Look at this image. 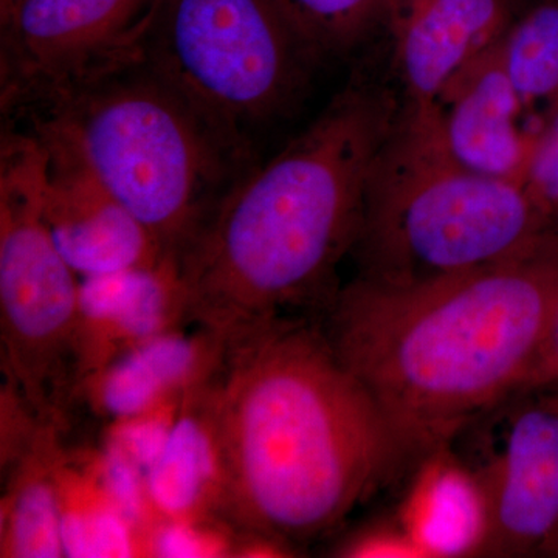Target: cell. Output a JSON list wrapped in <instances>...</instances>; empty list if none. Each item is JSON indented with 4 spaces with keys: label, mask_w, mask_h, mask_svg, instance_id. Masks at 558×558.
<instances>
[{
    "label": "cell",
    "mask_w": 558,
    "mask_h": 558,
    "mask_svg": "<svg viewBox=\"0 0 558 558\" xmlns=\"http://www.w3.org/2000/svg\"><path fill=\"white\" fill-rule=\"evenodd\" d=\"M546 548L556 550V553H558V532L556 535H554V538L550 539L549 545L546 546Z\"/></svg>",
    "instance_id": "cb8c5ba5"
},
{
    "label": "cell",
    "mask_w": 558,
    "mask_h": 558,
    "mask_svg": "<svg viewBox=\"0 0 558 558\" xmlns=\"http://www.w3.org/2000/svg\"><path fill=\"white\" fill-rule=\"evenodd\" d=\"M2 2H5V0H2Z\"/></svg>",
    "instance_id": "484cf974"
},
{
    "label": "cell",
    "mask_w": 558,
    "mask_h": 558,
    "mask_svg": "<svg viewBox=\"0 0 558 558\" xmlns=\"http://www.w3.org/2000/svg\"><path fill=\"white\" fill-rule=\"evenodd\" d=\"M340 557L355 558H422L413 539L399 526L363 529L340 546Z\"/></svg>",
    "instance_id": "7402d4cb"
},
{
    "label": "cell",
    "mask_w": 558,
    "mask_h": 558,
    "mask_svg": "<svg viewBox=\"0 0 558 558\" xmlns=\"http://www.w3.org/2000/svg\"><path fill=\"white\" fill-rule=\"evenodd\" d=\"M524 113L495 46L464 70L432 109L409 110L407 117L459 167L524 182L539 130L521 126Z\"/></svg>",
    "instance_id": "30bf717a"
},
{
    "label": "cell",
    "mask_w": 558,
    "mask_h": 558,
    "mask_svg": "<svg viewBox=\"0 0 558 558\" xmlns=\"http://www.w3.org/2000/svg\"><path fill=\"white\" fill-rule=\"evenodd\" d=\"M502 69L524 110L558 113V2L534 7L498 40ZM549 117V119H550Z\"/></svg>",
    "instance_id": "ac0fdd59"
},
{
    "label": "cell",
    "mask_w": 558,
    "mask_h": 558,
    "mask_svg": "<svg viewBox=\"0 0 558 558\" xmlns=\"http://www.w3.org/2000/svg\"><path fill=\"white\" fill-rule=\"evenodd\" d=\"M197 520H167L150 535V553L157 557H216L229 553L226 543L196 526Z\"/></svg>",
    "instance_id": "44dd1931"
},
{
    "label": "cell",
    "mask_w": 558,
    "mask_h": 558,
    "mask_svg": "<svg viewBox=\"0 0 558 558\" xmlns=\"http://www.w3.org/2000/svg\"><path fill=\"white\" fill-rule=\"evenodd\" d=\"M47 149L36 135L3 138L0 153L2 371L32 410L62 428L80 395V278L44 216Z\"/></svg>",
    "instance_id": "8992f818"
},
{
    "label": "cell",
    "mask_w": 558,
    "mask_h": 558,
    "mask_svg": "<svg viewBox=\"0 0 558 558\" xmlns=\"http://www.w3.org/2000/svg\"><path fill=\"white\" fill-rule=\"evenodd\" d=\"M205 395L218 512L241 534L292 548L329 534L410 459L322 326L295 315L227 341Z\"/></svg>",
    "instance_id": "6da1fadb"
},
{
    "label": "cell",
    "mask_w": 558,
    "mask_h": 558,
    "mask_svg": "<svg viewBox=\"0 0 558 558\" xmlns=\"http://www.w3.org/2000/svg\"><path fill=\"white\" fill-rule=\"evenodd\" d=\"M556 234L526 183L459 167L405 117L374 165L355 245L360 277L411 284L523 258Z\"/></svg>",
    "instance_id": "277c9868"
},
{
    "label": "cell",
    "mask_w": 558,
    "mask_h": 558,
    "mask_svg": "<svg viewBox=\"0 0 558 558\" xmlns=\"http://www.w3.org/2000/svg\"><path fill=\"white\" fill-rule=\"evenodd\" d=\"M527 190L556 226L558 213V113L538 130L526 172ZM557 227V226H556Z\"/></svg>",
    "instance_id": "ffe728a7"
},
{
    "label": "cell",
    "mask_w": 558,
    "mask_h": 558,
    "mask_svg": "<svg viewBox=\"0 0 558 558\" xmlns=\"http://www.w3.org/2000/svg\"><path fill=\"white\" fill-rule=\"evenodd\" d=\"M556 226H558V213H557V216H556Z\"/></svg>",
    "instance_id": "d4e9b609"
},
{
    "label": "cell",
    "mask_w": 558,
    "mask_h": 558,
    "mask_svg": "<svg viewBox=\"0 0 558 558\" xmlns=\"http://www.w3.org/2000/svg\"><path fill=\"white\" fill-rule=\"evenodd\" d=\"M205 387L186 392L163 449L146 472L150 508L167 520L218 512L220 469Z\"/></svg>",
    "instance_id": "2e32d148"
},
{
    "label": "cell",
    "mask_w": 558,
    "mask_h": 558,
    "mask_svg": "<svg viewBox=\"0 0 558 558\" xmlns=\"http://www.w3.org/2000/svg\"><path fill=\"white\" fill-rule=\"evenodd\" d=\"M39 131L72 150L174 255L219 201L236 140L143 60L54 101Z\"/></svg>",
    "instance_id": "5b68a950"
},
{
    "label": "cell",
    "mask_w": 558,
    "mask_h": 558,
    "mask_svg": "<svg viewBox=\"0 0 558 558\" xmlns=\"http://www.w3.org/2000/svg\"><path fill=\"white\" fill-rule=\"evenodd\" d=\"M417 465L398 523L422 558L487 556L490 510L480 473L447 444L418 458Z\"/></svg>",
    "instance_id": "9a60e30c"
},
{
    "label": "cell",
    "mask_w": 558,
    "mask_h": 558,
    "mask_svg": "<svg viewBox=\"0 0 558 558\" xmlns=\"http://www.w3.org/2000/svg\"><path fill=\"white\" fill-rule=\"evenodd\" d=\"M389 22L409 110H428L494 49L510 24L508 0H396Z\"/></svg>",
    "instance_id": "7c38bea8"
},
{
    "label": "cell",
    "mask_w": 558,
    "mask_h": 558,
    "mask_svg": "<svg viewBox=\"0 0 558 558\" xmlns=\"http://www.w3.org/2000/svg\"><path fill=\"white\" fill-rule=\"evenodd\" d=\"M520 399L501 449L478 472L490 510L487 556L546 549L558 532V387Z\"/></svg>",
    "instance_id": "9c48e42d"
},
{
    "label": "cell",
    "mask_w": 558,
    "mask_h": 558,
    "mask_svg": "<svg viewBox=\"0 0 558 558\" xmlns=\"http://www.w3.org/2000/svg\"><path fill=\"white\" fill-rule=\"evenodd\" d=\"M557 299L558 233L523 258L429 281L359 277L322 329L418 459L519 395Z\"/></svg>",
    "instance_id": "7a4b0ae2"
},
{
    "label": "cell",
    "mask_w": 558,
    "mask_h": 558,
    "mask_svg": "<svg viewBox=\"0 0 558 558\" xmlns=\"http://www.w3.org/2000/svg\"><path fill=\"white\" fill-rule=\"evenodd\" d=\"M293 24L318 53L351 49L380 22L396 0H279Z\"/></svg>",
    "instance_id": "d6986e66"
},
{
    "label": "cell",
    "mask_w": 558,
    "mask_h": 558,
    "mask_svg": "<svg viewBox=\"0 0 558 558\" xmlns=\"http://www.w3.org/2000/svg\"><path fill=\"white\" fill-rule=\"evenodd\" d=\"M38 134L47 149L44 216L62 258L78 278L146 266L170 255L72 150Z\"/></svg>",
    "instance_id": "8fae6325"
},
{
    "label": "cell",
    "mask_w": 558,
    "mask_h": 558,
    "mask_svg": "<svg viewBox=\"0 0 558 558\" xmlns=\"http://www.w3.org/2000/svg\"><path fill=\"white\" fill-rule=\"evenodd\" d=\"M220 354L222 344L207 332L168 330L110 360L84 381L80 395H86L92 409L110 421L142 416L207 384Z\"/></svg>",
    "instance_id": "5bb4252c"
},
{
    "label": "cell",
    "mask_w": 558,
    "mask_h": 558,
    "mask_svg": "<svg viewBox=\"0 0 558 558\" xmlns=\"http://www.w3.org/2000/svg\"><path fill=\"white\" fill-rule=\"evenodd\" d=\"M58 429L47 425L21 461L2 476L0 556L65 557L62 539L61 469Z\"/></svg>",
    "instance_id": "e0dca14e"
},
{
    "label": "cell",
    "mask_w": 558,
    "mask_h": 558,
    "mask_svg": "<svg viewBox=\"0 0 558 558\" xmlns=\"http://www.w3.org/2000/svg\"><path fill=\"white\" fill-rule=\"evenodd\" d=\"M550 387H558V299L537 354L515 398Z\"/></svg>",
    "instance_id": "603a6c76"
},
{
    "label": "cell",
    "mask_w": 558,
    "mask_h": 558,
    "mask_svg": "<svg viewBox=\"0 0 558 558\" xmlns=\"http://www.w3.org/2000/svg\"><path fill=\"white\" fill-rule=\"evenodd\" d=\"M157 0L2 2L3 102L65 95L134 64Z\"/></svg>",
    "instance_id": "ba28073f"
},
{
    "label": "cell",
    "mask_w": 558,
    "mask_h": 558,
    "mask_svg": "<svg viewBox=\"0 0 558 558\" xmlns=\"http://www.w3.org/2000/svg\"><path fill=\"white\" fill-rule=\"evenodd\" d=\"M392 130L387 101L349 90L233 183L175 253L183 326L226 344L322 299L357 244L371 174Z\"/></svg>",
    "instance_id": "3957f363"
},
{
    "label": "cell",
    "mask_w": 558,
    "mask_h": 558,
    "mask_svg": "<svg viewBox=\"0 0 558 558\" xmlns=\"http://www.w3.org/2000/svg\"><path fill=\"white\" fill-rule=\"evenodd\" d=\"M183 325V290L174 253L157 263L80 278V389L121 352Z\"/></svg>",
    "instance_id": "4fadbf2b"
},
{
    "label": "cell",
    "mask_w": 558,
    "mask_h": 558,
    "mask_svg": "<svg viewBox=\"0 0 558 558\" xmlns=\"http://www.w3.org/2000/svg\"><path fill=\"white\" fill-rule=\"evenodd\" d=\"M318 54L279 0H157L142 60L234 137L278 116Z\"/></svg>",
    "instance_id": "52a82bcc"
}]
</instances>
